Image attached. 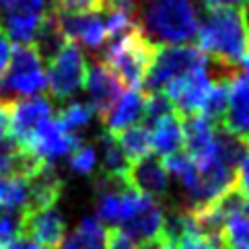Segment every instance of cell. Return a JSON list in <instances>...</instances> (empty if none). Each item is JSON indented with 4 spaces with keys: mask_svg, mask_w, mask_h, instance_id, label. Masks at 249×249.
<instances>
[{
    "mask_svg": "<svg viewBox=\"0 0 249 249\" xmlns=\"http://www.w3.org/2000/svg\"><path fill=\"white\" fill-rule=\"evenodd\" d=\"M247 8H218L208 11L198 23V48L216 64L237 70L249 50Z\"/></svg>",
    "mask_w": 249,
    "mask_h": 249,
    "instance_id": "1",
    "label": "cell"
},
{
    "mask_svg": "<svg viewBox=\"0 0 249 249\" xmlns=\"http://www.w3.org/2000/svg\"><path fill=\"white\" fill-rule=\"evenodd\" d=\"M136 15L138 29L155 46H181L198 31V11L192 0H146Z\"/></svg>",
    "mask_w": 249,
    "mask_h": 249,
    "instance_id": "2",
    "label": "cell"
},
{
    "mask_svg": "<svg viewBox=\"0 0 249 249\" xmlns=\"http://www.w3.org/2000/svg\"><path fill=\"white\" fill-rule=\"evenodd\" d=\"M155 43H150L138 29V25H134L130 31L105 43L103 62L118 76L122 87L140 89L150 60L155 56Z\"/></svg>",
    "mask_w": 249,
    "mask_h": 249,
    "instance_id": "3",
    "label": "cell"
},
{
    "mask_svg": "<svg viewBox=\"0 0 249 249\" xmlns=\"http://www.w3.org/2000/svg\"><path fill=\"white\" fill-rule=\"evenodd\" d=\"M210 64V58L204 54L200 48L196 46H157L155 56L150 60V66L144 74V93H157L175 81V78L183 76L185 72L198 68H206Z\"/></svg>",
    "mask_w": 249,
    "mask_h": 249,
    "instance_id": "4",
    "label": "cell"
},
{
    "mask_svg": "<svg viewBox=\"0 0 249 249\" xmlns=\"http://www.w3.org/2000/svg\"><path fill=\"white\" fill-rule=\"evenodd\" d=\"M0 91L13 97H39L48 91L43 58L33 43L17 46V50L11 54L8 68L0 78Z\"/></svg>",
    "mask_w": 249,
    "mask_h": 249,
    "instance_id": "5",
    "label": "cell"
},
{
    "mask_svg": "<svg viewBox=\"0 0 249 249\" xmlns=\"http://www.w3.org/2000/svg\"><path fill=\"white\" fill-rule=\"evenodd\" d=\"M48 91L54 95V99H70L83 89L89 64L76 43L66 41L48 60Z\"/></svg>",
    "mask_w": 249,
    "mask_h": 249,
    "instance_id": "6",
    "label": "cell"
},
{
    "mask_svg": "<svg viewBox=\"0 0 249 249\" xmlns=\"http://www.w3.org/2000/svg\"><path fill=\"white\" fill-rule=\"evenodd\" d=\"M52 13L48 0H0V25L8 39L35 43L43 21Z\"/></svg>",
    "mask_w": 249,
    "mask_h": 249,
    "instance_id": "7",
    "label": "cell"
},
{
    "mask_svg": "<svg viewBox=\"0 0 249 249\" xmlns=\"http://www.w3.org/2000/svg\"><path fill=\"white\" fill-rule=\"evenodd\" d=\"M212 83H214V70H212V64H208L206 68L192 70V72H185L183 76L171 81L163 89V93L171 101L173 109L183 118V115L202 111Z\"/></svg>",
    "mask_w": 249,
    "mask_h": 249,
    "instance_id": "8",
    "label": "cell"
},
{
    "mask_svg": "<svg viewBox=\"0 0 249 249\" xmlns=\"http://www.w3.org/2000/svg\"><path fill=\"white\" fill-rule=\"evenodd\" d=\"M54 17L62 35L76 46L81 43L91 52H99L107 43L105 19L101 11H62V8H54Z\"/></svg>",
    "mask_w": 249,
    "mask_h": 249,
    "instance_id": "9",
    "label": "cell"
},
{
    "mask_svg": "<svg viewBox=\"0 0 249 249\" xmlns=\"http://www.w3.org/2000/svg\"><path fill=\"white\" fill-rule=\"evenodd\" d=\"M163 220H165V210L161 208L159 200L142 194L138 208L132 212L130 218H126L115 229L126 235L132 243L148 245L163 237Z\"/></svg>",
    "mask_w": 249,
    "mask_h": 249,
    "instance_id": "10",
    "label": "cell"
},
{
    "mask_svg": "<svg viewBox=\"0 0 249 249\" xmlns=\"http://www.w3.org/2000/svg\"><path fill=\"white\" fill-rule=\"evenodd\" d=\"M218 128L249 142V78L239 70L229 78L227 109Z\"/></svg>",
    "mask_w": 249,
    "mask_h": 249,
    "instance_id": "11",
    "label": "cell"
},
{
    "mask_svg": "<svg viewBox=\"0 0 249 249\" xmlns=\"http://www.w3.org/2000/svg\"><path fill=\"white\" fill-rule=\"evenodd\" d=\"M83 89L87 91L89 105L99 118H105V113L111 109V105L124 93V87L118 81V76L111 72V68L103 60H95L87 68V78Z\"/></svg>",
    "mask_w": 249,
    "mask_h": 249,
    "instance_id": "12",
    "label": "cell"
},
{
    "mask_svg": "<svg viewBox=\"0 0 249 249\" xmlns=\"http://www.w3.org/2000/svg\"><path fill=\"white\" fill-rule=\"evenodd\" d=\"M23 237L39 243L46 249H60L66 237L64 214L56 206L27 210L23 216Z\"/></svg>",
    "mask_w": 249,
    "mask_h": 249,
    "instance_id": "13",
    "label": "cell"
},
{
    "mask_svg": "<svg viewBox=\"0 0 249 249\" xmlns=\"http://www.w3.org/2000/svg\"><path fill=\"white\" fill-rule=\"evenodd\" d=\"M48 120H52V103L46 97L11 99V130L19 146H27L35 130Z\"/></svg>",
    "mask_w": 249,
    "mask_h": 249,
    "instance_id": "14",
    "label": "cell"
},
{
    "mask_svg": "<svg viewBox=\"0 0 249 249\" xmlns=\"http://www.w3.org/2000/svg\"><path fill=\"white\" fill-rule=\"evenodd\" d=\"M78 136L72 134L70 130H66L60 124V120L52 118L48 122H43L41 126L35 130V134L31 136L29 144L25 148L33 150L37 157H41L46 163H52L56 159H62L70 155L78 144Z\"/></svg>",
    "mask_w": 249,
    "mask_h": 249,
    "instance_id": "15",
    "label": "cell"
},
{
    "mask_svg": "<svg viewBox=\"0 0 249 249\" xmlns=\"http://www.w3.org/2000/svg\"><path fill=\"white\" fill-rule=\"evenodd\" d=\"M128 183L140 194L150 196L155 200H161L163 196L169 192V177L167 169L163 167V161L157 155H146L140 161L130 165L128 171Z\"/></svg>",
    "mask_w": 249,
    "mask_h": 249,
    "instance_id": "16",
    "label": "cell"
},
{
    "mask_svg": "<svg viewBox=\"0 0 249 249\" xmlns=\"http://www.w3.org/2000/svg\"><path fill=\"white\" fill-rule=\"evenodd\" d=\"M142 120H144V93L138 91V89H128L126 93L118 97V101L111 105V109L105 113L103 124L105 132L115 136L122 130L136 126Z\"/></svg>",
    "mask_w": 249,
    "mask_h": 249,
    "instance_id": "17",
    "label": "cell"
},
{
    "mask_svg": "<svg viewBox=\"0 0 249 249\" xmlns=\"http://www.w3.org/2000/svg\"><path fill=\"white\" fill-rule=\"evenodd\" d=\"M150 126V150L157 157H169L181 153L183 148V120L181 115L173 111L163 118L155 120Z\"/></svg>",
    "mask_w": 249,
    "mask_h": 249,
    "instance_id": "18",
    "label": "cell"
},
{
    "mask_svg": "<svg viewBox=\"0 0 249 249\" xmlns=\"http://www.w3.org/2000/svg\"><path fill=\"white\" fill-rule=\"evenodd\" d=\"M25 181H27V192H29L27 210H39V208L56 206V202H58L60 194H62V179L56 173V169L50 163L46 167H41L35 175L27 177Z\"/></svg>",
    "mask_w": 249,
    "mask_h": 249,
    "instance_id": "19",
    "label": "cell"
},
{
    "mask_svg": "<svg viewBox=\"0 0 249 249\" xmlns=\"http://www.w3.org/2000/svg\"><path fill=\"white\" fill-rule=\"evenodd\" d=\"M62 249H107V229L95 216L81 220L72 233L64 237L60 245Z\"/></svg>",
    "mask_w": 249,
    "mask_h": 249,
    "instance_id": "20",
    "label": "cell"
},
{
    "mask_svg": "<svg viewBox=\"0 0 249 249\" xmlns=\"http://www.w3.org/2000/svg\"><path fill=\"white\" fill-rule=\"evenodd\" d=\"M113 138L120 144L122 153L126 155L130 163H136L142 157L153 153V150H150V132H148V126H144V124H136V126H132V128L122 130L120 134H115Z\"/></svg>",
    "mask_w": 249,
    "mask_h": 249,
    "instance_id": "21",
    "label": "cell"
},
{
    "mask_svg": "<svg viewBox=\"0 0 249 249\" xmlns=\"http://www.w3.org/2000/svg\"><path fill=\"white\" fill-rule=\"evenodd\" d=\"M101 148H103V161H101V175L111 177V179H122L128 181V171H130V161L126 155L122 153L120 144L115 142V138L107 132L101 134Z\"/></svg>",
    "mask_w": 249,
    "mask_h": 249,
    "instance_id": "22",
    "label": "cell"
},
{
    "mask_svg": "<svg viewBox=\"0 0 249 249\" xmlns=\"http://www.w3.org/2000/svg\"><path fill=\"white\" fill-rule=\"evenodd\" d=\"M222 249H249V214H229L220 229Z\"/></svg>",
    "mask_w": 249,
    "mask_h": 249,
    "instance_id": "23",
    "label": "cell"
},
{
    "mask_svg": "<svg viewBox=\"0 0 249 249\" xmlns=\"http://www.w3.org/2000/svg\"><path fill=\"white\" fill-rule=\"evenodd\" d=\"M23 216L25 210L0 204V247L23 235Z\"/></svg>",
    "mask_w": 249,
    "mask_h": 249,
    "instance_id": "24",
    "label": "cell"
},
{
    "mask_svg": "<svg viewBox=\"0 0 249 249\" xmlns=\"http://www.w3.org/2000/svg\"><path fill=\"white\" fill-rule=\"evenodd\" d=\"M93 115H95V111H93V107L89 103H78V101H74V103H68L64 109H60V113H58V120H60V124L64 126L66 130H83V128H87L89 124L93 122Z\"/></svg>",
    "mask_w": 249,
    "mask_h": 249,
    "instance_id": "25",
    "label": "cell"
},
{
    "mask_svg": "<svg viewBox=\"0 0 249 249\" xmlns=\"http://www.w3.org/2000/svg\"><path fill=\"white\" fill-rule=\"evenodd\" d=\"M70 169L74 173H81V175H89L93 173V169L97 165V150L93 144H83L78 142L76 148L70 153Z\"/></svg>",
    "mask_w": 249,
    "mask_h": 249,
    "instance_id": "26",
    "label": "cell"
},
{
    "mask_svg": "<svg viewBox=\"0 0 249 249\" xmlns=\"http://www.w3.org/2000/svg\"><path fill=\"white\" fill-rule=\"evenodd\" d=\"M17 140L11 130V99L0 101V153L17 148Z\"/></svg>",
    "mask_w": 249,
    "mask_h": 249,
    "instance_id": "27",
    "label": "cell"
},
{
    "mask_svg": "<svg viewBox=\"0 0 249 249\" xmlns=\"http://www.w3.org/2000/svg\"><path fill=\"white\" fill-rule=\"evenodd\" d=\"M233 188L241 196L249 198V142H247L243 155H241V159H239V163L235 167V183H233Z\"/></svg>",
    "mask_w": 249,
    "mask_h": 249,
    "instance_id": "28",
    "label": "cell"
},
{
    "mask_svg": "<svg viewBox=\"0 0 249 249\" xmlns=\"http://www.w3.org/2000/svg\"><path fill=\"white\" fill-rule=\"evenodd\" d=\"M62 11H99V0H52Z\"/></svg>",
    "mask_w": 249,
    "mask_h": 249,
    "instance_id": "29",
    "label": "cell"
},
{
    "mask_svg": "<svg viewBox=\"0 0 249 249\" xmlns=\"http://www.w3.org/2000/svg\"><path fill=\"white\" fill-rule=\"evenodd\" d=\"M107 249H140V245L132 243L118 229H111L107 231Z\"/></svg>",
    "mask_w": 249,
    "mask_h": 249,
    "instance_id": "30",
    "label": "cell"
},
{
    "mask_svg": "<svg viewBox=\"0 0 249 249\" xmlns=\"http://www.w3.org/2000/svg\"><path fill=\"white\" fill-rule=\"evenodd\" d=\"M11 54H13L11 39H8V35L4 33L2 25H0V78L4 76L6 68H8V62H11Z\"/></svg>",
    "mask_w": 249,
    "mask_h": 249,
    "instance_id": "31",
    "label": "cell"
},
{
    "mask_svg": "<svg viewBox=\"0 0 249 249\" xmlns=\"http://www.w3.org/2000/svg\"><path fill=\"white\" fill-rule=\"evenodd\" d=\"M206 11H218V8H247L249 0H202Z\"/></svg>",
    "mask_w": 249,
    "mask_h": 249,
    "instance_id": "32",
    "label": "cell"
},
{
    "mask_svg": "<svg viewBox=\"0 0 249 249\" xmlns=\"http://www.w3.org/2000/svg\"><path fill=\"white\" fill-rule=\"evenodd\" d=\"M0 249H46V247H41L39 243H35V241H31V239L21 235V237H17L15 241L6 243L4 247H0Z\"/></svg>",
    "mask_w": 249,
    "mask_h": 249,
    "instance_id": "33",
    "label": "cell"
},
{
    "mask_svg": "<svg viewBox=\"0 0 249 249\" xmlns=\"http://www.w3.org/2000/svg\"><path fill=\"white\" fill-rule=\"evenodd\" d=\"M140 249H179L175 243L171 241H165V239H159L155 243H148V245H140Z\"/></svg>",
    "mask_w": 249,
    "mask_h": 249,
    "instance_id": "34",
    "label": "cell"
},
{
    "mask_svg": "<svg viewBox=\"0 0 249 249\" xmlns=\"http://www.w3.org/2000/svg\"><path fill=\"white\" fill-rule=\"evenodd\" d=\"M241 64L245 66V76L249 78V50H247V54L243 56V60H241Z\"/></svg>",
    "mask_w": 249,
    "mask_h": 249,
    "instance_id": "35",
    "label": "cell"
},
{
    "mask_svg": "<svg viewBox=\"0 0 249 249\" xmlns=\"http://www.w3.org/2000/svg\"><path fill=\"white\" fill-rule=\"evenodd\" d=\"M245 13H247V21H249V6H247V11H245Z\"/></svg>",
    "mask_w": 249,
    "mask_h": 249,
    "instance_id": "36",
    "label": "cell"
}]
</instances>
